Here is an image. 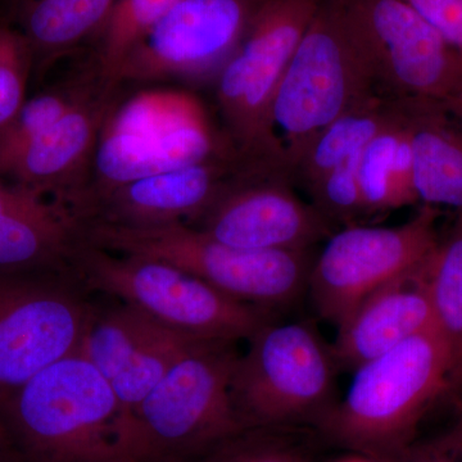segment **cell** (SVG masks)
Listing matches in <instances>:
<instances>
[{
  "instance_id": "obj_1",
  "label": "cell",
  "mask_w": 462,
  "mask_h": 462,
  "mask_svg": "<svg viewBox=\"0 0 462 462\" xmlns=\"http://www.w3.org/2000/svg\"><path fill=\"white\" fill-rule=\"evenodd\" d=\"M346 396L315 428L322 443L392 462L415 442L421 419L452 391L451 366L437 330L404 340L355 370Z\"/></svg>"
},
{
  "instance_id": "obj_2",
  "label": "cell",
  "mask_w": 462,
  "mask_h": 462,
  "mask_svg": "<svg viewBox=\"0 0 462 462\" xmlns=\"http://www.w3.org/2000/svg\"><path fill=\"white\" fill-rule=\"evenodd\" d=\"M23 462H88L124 454V415L108 380L80 351L0 401Z\"/></svg>"
},
{
  "instance_id": "obj_3",
  "label": "cell",
  "mask_w": 462,
  "mask_h": 462,
  "mask_svg": "<svg viewBox=\"0 0 462 462\" xmlns=\"http://www.w3.org/2000/svg\"><path fill=\"white\" fill-rule=\"evenodd\" d=\"M319 5L320 0H264L238 50L218 72L216 96L225 136L245 172L291 179L273 125V102Z\"/></svg>"
},
{
  "instance_id": "obj_4",
  "label": "cell",
  "mask_w": 462,
  "mask_h": 462,
  "mask_svg": "<svg viewBox=\"0 0 462 462\" xmlns=\"http://www.w3.org/2000/svg\"><path fill=\"white\" fill-rule=\"evenodd\" d=\"M239 356L230 340L191 343L130 416L124 454L196 462L245 430L230 396Z\"/></svg>"
},
{
  "instance_id": "obj_5",
  "label": "cell",
  "mask_w": 462,
  "mask_h": 462,
  "mask_svg": "<svg viewBox=\"0 0 462 462\" xmlns=\"http://www.w3.org/2000/svg\"><path fill=\"white\" fill-rule=\"evenodd\" d=\"M84 242L153 258L197 276L239 302L273 311L302 296L314 258L306 251H252L224 245L189 224L130 226L84 220Z\"/></svg>"
},
{
  "instance_id": "obj_6",
  "label": "cell",
  "mask_w": 462,
  "mask_h": 462,
  "mask_svg": "<svg viewBox=\"0 0 462 462\" xmlns=\"http://www.w3.org/2000/svg\"><path fill=\"white\" fill-rule=\"evenodd\" d=\"M69 270L88 293L116 298L190 338L248 340L273 320L270 310L239 302L172 264L114 254L83 239Z\"/></svg>"
},
{
  "instance_id": "obj_7",
  "label": "cell",
  "mask_w": 462,
  "mask_h": 462,
  "mask_svg": "<svg viewBox=\"0 0 462 462\" xmlns=\"http://www.w3.org/2000/svg\"><path fill=\"white\" fill-rule=\"evenodd\" d=\"M376 96L345 0H320L273 102V125L291 175L321 130Z\"/></svg>"
},
{
  "instance_id": "obj_8",
  "label": "cell",
  "mask_w": 462,
  "mask_h": 462,
  "mask_svg": "<svg viewBox=\"0 0 462 462\" xmlns=\"http://www.w3.org/2000/svg\"><path fill=\"white\" fill-rule=\"evenodd\" d=\"M220 158H236L215 133L200 100L148 90L112 107L100 132L84 202L139 179ZM238 160V158H236Z\"/></svg>"
},
{
  "instance_id": "obj_9",
  "label": "cell",
  "mask_w": 462,
  "mask_h": 462,
  "mask_svg": "<svg viewBox=\"0 0 462 462\" xmlns=\"http://www.w3.org/2000/svg\"><path fill=\"white\" fill-rule=\"evenodd\" d=\"M231 378L230 396L247 428H311L336 403L338 369L330 345L309 322L272 320L248 339Z\"/></svg>"
},
{
  "instance_id": "obj_10",
  "label": "cell",
  "mask_w": 462,
  "mask_h": 462,
  "mask_svg": "<svg viewBox=\"0 0 462 462\" xmlns=\"http://www.w3.org/2000/svg\"><path fill=\"white\" fill-rule=\"evenodd\" d=\"M71 270L0 273V401L80 351L97 306Z\"/></svg>"
},
{
  "instance_id": "obj_11",
  "label": "cell",
  "mask_w": 462,
  "mask_h": 462,
  "mask_svg": "<svg viewBox=\"0 0 462 462\" xmlns=\"http://www.w3.org/2000/svg\"><path fill=\"white\" fill-rule=\"evenodd\" d=\"M380 96L436 103L454 114L462 103V57L403 0H345Z\"/></svg>"
},
{
  "instance_id": "obj_12",
  "label": "cell",
  "mask_w": 462,
  "mask_h": 462,
  "mask_svg": "<svg viewBox=\"0 0 462 462\" xmlns=\"http://www.w3.org/2000/svg\"><path fill=\"white\" fill-rule=\"evenodd\" d=\"M439 216L422 205L397 226L351 225L330 236L307 285L319 315L338 327L374 291L420 270L439 242Z\"/></svg>"
},
{
  "instance_id": "obj_13",
  "label": "cell",
  "mask_w": 462,
  "mask_h": 462,
  "mask_svg": "<svg viewBox=\"0 0 462 462\" xmlns=\"http://www.w3.org/2000/svg\"><path fill=\"white\" fill-rule=\"evenodd\" d=\"M263 2L180 0L126 58L118 85L218 75Z\"/></svg>"
},
{
  "instance_id": "obj_14",
  "label": "cell",
  "mask_w": 462,
  "mask_h": 462,
  "mask_svg": "<svg viewBox=\"0 0 462 462\" xmlns=\"http://www.w3.org/2000/svg\"><path fill=\"white\" fill-rule=\"evenodd\" d=\"M282 175H236L193 226L230 247L306 251L333 236V225Z\"/></svg>"
},
{
  "instance_id": "obj_15",
  "label": "cell",
  "mask_w": 462,
  "mask_h": 462,
  "mask_svg": "<svg viewBox=\"0 0 462 462\" xmlns=\"http://www.w3.org/2000/svg\"><path fill=\"white\" fill-rule=\"evenodd\" d=\"M236 158H220L139 179L91 197L80 217L105 223L153 226L194 224L236 175Z\"/></svg>"
},
{
  "instance_id": "obj_16",
  "label": "cell",
  "mask_w": 462,
  "mask_h": 462,
  "mask_svg": "<svg viewBox=\"0 0 462 462\" xmlns=\"http://www.w3.org/2000/svg\"><path fill=\"white\" fill-rule=\"evenodd\" d=\"M118 88L105 85L67 112L2 178L27 185L76 212L87 191V171L91 170L103 125L117 102Z\"/></svg>"
},
{
  "instance_id": "obj_17",
  "label": "cell",
  "mask_w": 462,
  "mask_h": 462,
  "mask_svg": "<svg viewBox=\"0 0 462 462\" xmlns=\"http://www.w3.org/2000/svg\"><path fill=\"white\" fill-rule=\"evenodd\" d=\"M81 239L71 207L0 178V273L69 269Z\"/></svg>"
},
{
  "instance_id": "obj_18",
  "label": "cell",
  "mask_w": 462,
  "mask_h": 462,
  "mask_svg": "<svg viewBox=\"0 0 462 462\" xmlns=\"http://www.w3.org/2000/svg\"><path fill=\"white\" fill-rule=\"evenodd\" d=\"M427 263L374 291L337 327L330 346L338 369L355 372L404 340L436 330L425 281Z\"/></svg>"
},
{
  "instance_id": "obj_19",
  "label": "cell",
  "mask_w": 462,
  "mask_h": 462,
  "mask_svg": "<svg viewBox=\"0 0 462 462\" xmlns=\"http://www.w3.org/2000/svg\"><path fill=\"white\" fill-rule=\"evenodd\" d=\"M409 132L412 184L424 205L462 212V123L442 106L398 100Z\"/></svg>"
},
{
  "instance_id": "obj_20",
  "label": "cell",
  "mask_w": 462,
  "mask_h": 462,
  "mask_svg": "<svg viewBox=\"0 0 462 462\" xmlns=\"http://www.w3.org/2000/svg\"><path fill=\"white\" fill-rule=\"evenodd\" d=\"M29 42L33 72L42 75L87 39L96 38L116 0H11Z\"/></svg>"
},
{
  "instance_id": "obj_21",
  "label": "cell",
  "mask_w": 462,
  "mask_h": 462,
  "mask_svg": "<svg viewBox=\"0 0 462 462\" xmlns=\"http://www.w3.org/2000/svg\"><path fill=\"white\" fill-rule=\"evenodd\" d=\"M398 114L365 145L358 165L366 216L419 202L412 184V154L409 132L397 100Z\"/></svg>"
},
{
  "instance_id": "obj_22",
  "label": "cell",
  "mask_w": 462,
  "mask_h": 462,
  "mask_svg": "<svg viewBox=\"0 0 462 462\" xmlns=\"http://www.w3.org/2000/svg\"><path fill=\"white\" fill-rule=\"evenodd\" d=\"M397 114V100L376 96L340 116L321 130L307 148L293 169V180H300L310 189L393 123Z\"/></svg>"
},
{
  "instance_id": "obj_23",
  "label": "cell",
  "mask_w": 462,
  "mask_h": 462,
  "mask_svg": "<svg viewBox=\"0 0 462 462\" xmlns=\"http://www.w3.org/2000/svg\"><path fill=\"white\" fill-rule=\"evenodd\" d=\"M107 84L91 58L83 74L72 76L69 80L53 85L50 89L26 99L20 111L0 127V178L67 112Z\"/></svg>"
},
{
  "instance_id": "obj_24",
  "label": "cell",
  "mask_w": 462,
  "mask_h": 462,
  "mask_svg": "<svg viewBox=\"0 0 462 462\" xmlns=\"http://www.w3.org/2000/svg\"><path fill=\"white\" fill-rule=\"evenodd\" d=\"M434 324L446 346L452 385L462 387V212L440 236L425 267Z\"/></svg>"
},
{
  "instance_id": "obj_25",
  "label": "cell",
  "mask_w": 462,
  "mask_h": 462,
  "mask_svg": "<svg viewBox=\"0 0 462 462\" xmlns=\"http://www.w3.org/2000/svg\"><path fill=\"white\" fill-rule=\"evenodd\" d=\"M158 325L124 303L106 310L97 307L80 352L111 384Z\"/></svg>"
},
{
  "instance_id": "obj_26",
  "label": "cell",
  "mask_w": 462,
  "mask_h": 462,
  "mask_svg": "<svg viewBox=\"0 0 462 462\" xmlns=\"http://www.w3.org/2000/svg\"><path fill=\"white\" fill-rule=\"evenodd\" d=\"M180 0H116L105 25L97 33L93 60L109 84L117 85V76L126 58L148 32Z\"/></svg>"
},
{
  "instance_id": "obj_27",
  "label": "cell",
  "mask_w": 462,
  "mask_h": 462,
  "mask_svg": "<svg viewBox=\"0 0 462 462\" xmlns=\"http://www.w3.org/2000/svg\"><path fill=\"white\" fill-rule=\"evenodd\" d=\"M321 443L311 428H247L196 462H316Z\"/></svg>"
},
{
  "instance_id": "obj_28",
  "label": "cell",
  "mask_w": 462,
  "mask_h": 462,
  "mask_svg": "<svg viewBox=\"0 0 462 462\" xmlns=\"http://www.w3.org/2000/svg\"><path fill=\"white\" fill-rule=\"evenodd\" d=\"M196 340L199 339L181 336L158 325L151 338L141 346L120 375L111 383L123 410L124 436L130 416L136 407L153 391L172 364Z\"/></svg>"
},
{
  "instance_id": "obj_29",
  "label": "cell",
  "mask_w": 462,
  "mask_h": 462,
  "mask_svg": "<svg viewBox=\"0 0 462 462\" xmlns=\"http://www.w3.org/2000/svg\"><path fill=\"white\" fill-rule=\"evenodd\" d=\"M363 149L307 189L311 196V205L333 226L336 224L351 226L357 225L356 223L360 218L366 217L358 179V165Z\"/></svg>"
},
{
  "instance_id": "obj_30",
  "label": "cell",
  "mask_w": 462,
  "mask_h": 462,
  "mask_svg": "<svg viewBox=\"0 0 462 462\" xmlns=\"http://www.w3.org/2000/svg\"><path fill=\"white\" fill-rule=\"evenodd\" d=\"M33 56L29 42L16 25L0 21V127L26 102Z\"/></svg>"
},
{
  "instance_id": "obj_31",
  "label": "cell",
  "mask_w": 462,
  "mask_h": 462,
  "mask_svg": "<svg viewBox=\"0 0 462 462\" xmlns=\"http://www.w3.org/2000/svg\"><path fill=\"white\" fill-rule=\"evenodd\" d=\"M462 57V0H403Z\"/></svg>"
},
{
  "instance_id": "obj_32",
  "label": "cell",
  "mask_w": 462,
  "mask_h": 462,
  "mask_svg": "<svg viewBox=\"0 0 462 462\" xmlns=\"http://www.w3.org/2000/svg\"><path fill=\"white\" fill-rule=\"evenodd\" d=\"M392 462H449L446 434L425 442H412Z\"/></svg>"
},
{
  "instance_id": "obj_33",
  "label": "cell",
  "mask_w": 462,
  "mask_h": 462,
  "mask_svg": "<svg viewBox=\"0 0 462 462\" xmlns=\"http://www.w3.org/2000/svg\"><path fill=\"white\" fill-rule=\"evenodd\" d=\"M449 462H462V412L460 418L446 431Z\"/></svg>"
},
{
  "instance_id": "obj_34",
  "label": "cell",
  "mask_w": 462,
  "mask_h": 462,
  "mask_svg": "<svg viewBox=\"0 0 462 462\" xmlns=\"http://www.w3.org/2000/svg\"><path fill=\"white\" fill-rule=\"evenodd\" d=\"M0 462H23L2 419H0Z\"/></svg>"
},
{
  "instance_id": "obj_35",
  "label": "cell",
  "mask_w": 462,
  "mask_h": 462,
  "mask_svg": "<svg viewBox=\"0 0 462 462\" xmlns=\"http://www.w3.org/2000/svg\"><path fill=\"white\" fill-rule=\"evenodd\" d=\"M88 462H161L153 458L143 457L132 454H117L107 456V457L97 458V460Z\"/></svg>"
},
{
  "instance_id": "obj_36",
  "label": "cell",
  "mask_w": 462,
  "mask_h": 462,
  "mask_svg": "<svg viewBox=\"0 0 462 462\" xmlns=\"http://www.w3.org/2000/svg\"><path fill=\"white\" fill-rule=\"evenodd\" d=\"M455 117L457 118V120H460L462 123V103L460 107L457 108V111L454 114Z\"/></svg>"
}]
</instances>
